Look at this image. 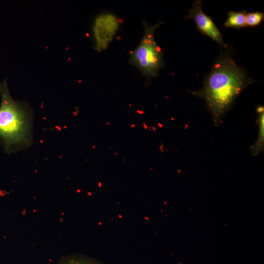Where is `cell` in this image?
Segmentation results:
<instances>
[{"mask_svg": "<svg viewBox=\"0 0 264 264\" xmlns=\"http://www.w3.org/2000/svg\"><path fill=\"white\" fill-rule=\"evenodd\" d=\"M159 22L150 25L143 22L144 33L137 47L131 53L129 64L139 69L147 79L156 77L163 67V52L154 38L156 29L161 25Z\"/></svg>", "mask_w": 264, "mask_h": 264, "instance_id": "obj_3", "label": "cell"}, {"mask_svg": "<svg viewBox=\"0 0 264 264\" xmlns=\"http://www.w3.org/2000/svg\"><path fill=\"white\" fill-rule=\"evenodd\" d=\"M264 19V14L262 12H255L246 14V26H257L263 21Z\"/></svg>", "mask_w": 264, "mask_h": 264, "instance_id": "obj_9", "label": "cell"}, {"mask_svg": "<svg viewBox=\"0 0 264 264\" xmlns=\"http://www.w3.org/2000/svg\"><path fill=\"white\" fill-rule=\"evenodd\" d=\"M252 82L229 54L220 56L206 77L203 88L194 94L202 98L218 125L243 88Z\"/></svg>", "mask_w": 264, "mask_h": 264, "instance_id": "obj_1", "label": "cell"}, {"mask_svg": "<svg viewBox=\"0 0 264 264\" xmlns=\"http://www.w3.org/2000/svg\"><path fill=\"white\" fill-rule=\"evenodd\" d=\"M56 264H104L82 254H70L62 257Z\"/></svg>", "mask_w": 264, "mask_h": 264, "instance_id": "obj_7", "label": "cell"}, {"mask_svg": "<svg viewBox=\"0 0 264 264\" xmlns=\"http://www.w3.org/2000/svg\"><path fill=\"white\" fill-rule=\"evenodd\" d=\"M258 113V124L259 126V134L257 140L251 147V154L253 156L258 155L264 149V110L263 106L257 108Z\"/></svg>", "mask_w": 264, "mask_h": 264, "instance_id": "obj_6", "label": "cell"}, {"mask_svg": "<svg viewBox=\"0 0 264 264\" xmlns=\"http://www.w3.org/2000/svg\"><path fill=\"white\" fill-rule=\"evenodd\" d=\"M201 5L202 1L195 0L186 18L193 19L201 33L217 42L220 45L226 48L227 45L223 42L220 32L212 19L203 12Z\"/></svg>", "mask_w": 264, "mask_h": 264, "instance_id": "obj_5", "label": "cell"}, {"mask_svg": "<svg viewBox=\"0 0 264 264\" xmlns=\"http://www.w3.org/2000/svg\"><path fill=\"white\" fill-rule=\"evenodd\" d=\"M228 18L224 22L226 27L240 28L246 26V14L243 12L230 11L228 13Z\"/></svg>", "mask_w": 264, "mask_h": 264, "instance_id": "obj_8", "label": "cell"}, {"mask_svg": "<svg viewBox=\"0 0 264 264\" xmlns=\"http://www.w3.org/2000/svg\"><path fill=\"white\" fill-rule=\"evenodd\" d=\"M0 142L7 153L30 146L32 112L28 105L14 101L8 88L7 81L0 83Z\"/></svg>", "mask_w": 264, "mask_h": 264, "instance_id": "obj_2", "label": "cell"}, {"mask_svg": "<svg viewBox=\"0 0 264 264\" xmlns=\"http://www.w3.org/2000/svg\"><path fill=\"white\" fill-rule=\"evenodd\" d=\"M120 19L114 14L104 13L95 18L92 28L95 48L101 52L108 48L120 25Z\"/></svg>", "mask_w": 264, "mask_h": 264, "instance_id": "obj_4", "label": "cell"}]
</instances>
